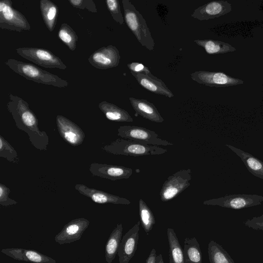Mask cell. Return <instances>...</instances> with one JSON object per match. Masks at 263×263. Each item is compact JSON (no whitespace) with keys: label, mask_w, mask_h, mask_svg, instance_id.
<instances>
[{"label":"cell","mask_w":263,"mask_h":263,"mask_svg":"<svg viewBox=\"0 0 263 263\" xmlns=\"http://www.w3.org/2000/svg\"><path fill=\"white\" fill-rule=\"evenodd\" d=\"M7 108L11 114L16 126L26 133L32 145L40 151H46L49 143L46 133L39 128V120L28 103L22 98L9 94Z\"/></svg>","instance_id":"cell-1"},{"label":"cell","mask_w":263,"mask_h":263,"mask_svg":"<svg viewBox=\"0 0 263 263\" xmlns=\"http://www.w3.org/2000/svg\"><path fill=\"white\" fill-rule=\"evenodd\" d=\"M5 64L17 74L37 83L60 88L66 87L68 85L67 81L29 63L10 59Z\"/></svg>","instance_id":"cell-2"},{"label":"cell","mask_w":263,"mask_h":263,"mask_svg":"<svg viewBox=\"0 0 263 263\" xmlns=\"http://www.w3.org/2000/svg\"><path fill=\"white\" fill-rule=\"evenodd\" d=\"M124 21L141 45L153 51L155 42L145 20L129 0H122Z\"/></svg>","instance_id":"cell-3"},{"label":"cell","mask_w":263,"mask_h":263,"mask_svg":"<svg viewBox=\"0 0 263 263\" xmlns=\"http://www.w3.org/2000/svg\"><path fill=\"white\" fill-rule=\"evenodd\" d=\"M102 149L114 155L132 156L161 155L167 152V149L158 146L141 143L128 139L119 138Z\"/></svg>","instance_id":"cell-4"},{"label":"cell","mask_w":263,"mask_h":263,"mask_svg":"<svg viewBox=\"0 0 263 263\" xmlns=\"http://www.w3.org/2000/svg\"><path fill=\"white\" fill-rule=\"evenodd\" d=\"M0 28L21 32L30 30L31 26L26 17L12 7L10 0L0 2Z\"/></svg>","instance_id":"cell-5"},{"label":"cell","mask_w":263,"mask_h":263,"mask_svg":"<svg viewBox=\"0 0 263 263\" xmlns=\"http://www.w3.org/2000/svg\"><path fill=\"white\" fill-rule=\"evenodd\" d=\"M16 52L23 58L32 63L48 68L66 69V65L61 59L46 49L37 47H21Z\"/></svg>","instance_id":"cell-6"},{"label":"cell","mask_w":263,"mask_h":263,"mask_svg":"<svg viewBox=\"0 0 263 263\" xmlns=\"http://www.w3.org/2000/svg\"><path fill=\"white\" fill-rule=\"evenodd\" d=\"M118 136L125 139L145 144L156 146L173 145L172 143L160 138L155 132L137 126H121L118 129Z\"/></svg>","instance_id":"cell-7"},{"label":"cell","mask_w":263,"mask_h":263,"mask_svg":"<svg viewBox=\"0 0 263 263\" xmlns=\"http://www.w3.org/2000/svg\"><path fill=\"white\" fill-rule=\"evenodd\" d=\"M192 170H181L170 176L164 182L159 195L163 202L170 201L182 193L190 185Z\"/></svg>","instance_id":"cell-8"},{"label":"cell","mask_w":263,"mask_h":263,"mask_svg":"<svg viewBox=\"0 0 263 263\" xmlns=\"http://www.w3.org/2000/svg\"><path fill=\"white\" fill-rule=\"evenodd\" d=\"M203 204L217 205L234 210H239L263 204V196L251 194H233L206 200Z\"/></svg>","instance_id":"cell-9"},{"label":"cell","mask_w":263,"mask_h":263,"mask_svg":"<svg viewBox=\"0 0 263 263\" xmlns=\"http://www.w3.org/2000/svg\"><path fill=\"white\" fill-rule=\"evenodd\" d=\"M190 76L195 82L210 87H228L243 83L241 79L230 77L222 72L198 70Z\"/></svg>","instance_id":"cell-10"},{"label":"cell","mask_w":263,"mask_h":263,"mask_svg":"<svg viewBox=\"0 0 263 263\" xmlns=\"http://www.w3.org/2000/svg\"><path fill=\"white\" fill-rule=\"evenodd\" d=\"M121 56L117 48L112 45L103 46L95 51L88 58L89 63L99 69H107L117 67Z\"/></svg>","instance_id":"cell-11"},{"label":"cell","mask_w":263,"mask_h":263,"mask_svg":"<svg viewBox=\"0 0 263 263\" xmlns=\"http://www.w3.org/2000/svg\"><path fill=\"white\" fill-rule=\"evenodd\" d=\"M89 221L84 218L73 219L64 225L62 230L55 237L59 244L70 243L79 240L89 224Z\"/></svg>","instance_id":"cell-12"},{"label":"cell","mask_w":263,"mask_h":263,"mask_svg":"<svg viewBox=\"0 0 263 263\" xmlns=\"http://www.w3.org/2000/svg\"><path fill=\"white\" fill-rule=\"evenodd\" d=\"M56 123L60 136L67 143L76 146L83 142L85 134L76 123L62 115L57 116Z\"/></svg>","instance_id":"cell-13"},{"label":"cell","mask_w":263,"mask_h":263,"mask_svg":"<svg viewBox=\"0 0 263 263\" xmlns=\"http://www.w3.org/2000/svg\"><path fill=\"white\" fill-rule=\"evenodd\" d=\"M89 170L92 176L116 180L128 179L133 173V170L123 166L93 162L90 164Z\"/></svg>","instance_id":"cell-14"},{"label":"cell","mask_w":263,"mask_h":263,"mask_svg":"<svg viewBox=\"0 0 263 263\" xmlns=\"http://www.w3.org/2000/svg\"><path fill=\"white\" fill-rule=\"evenodd\" d=\"M231 10V5L227 1H214L195 9L191 16L199 21H207L224 15Z\"/></svg>","instance_id":"cell-15"},{"label":"cell","mask_w":263,"mask_h":263,"mask_svg":"<svg viewBox=\"0 0 263 263\" xmlns=\"http://www.w3.org/2000/svg\"><path fill=\"white\" fill-rule=\"evenodd\" d=\"M140 224L138 221L122 238L118 252L119 263H128L134 256L138 245Z\"/></svg>","instance_id":"cell-16"},{"label":"cell","mask_w":263,"mask_h":263,"mask_svg":"<svg viewBox=\"0 0 263 263\" xmlns=\"http://www.w3.org/2000/svg\"><path fill=\"white\" fill-rule=\"evenodd\" d=\"M74 188L80 194L89 198L92 201L97 203L129 204L131 203L127 199L89 187L83 184H77Z\"/></svg>","instance_id":"cell-17"},{"label":"cell","mask_w":263,"mask_h":263,"mask_svg":"<svg viewBox=\"0 0 263 263\" xmlns=\"http://www.w3.org/2000/svg\"><path fill=\"white\" fill-rule=\"evenodd\" d=\"M1 252L13 259L31 263H56L53 258L37 251L21 248L3 249Z\"/></svg>","instance_id":"cell-18"},{"label":"cell","mask_w":263,"mask_h":263,"mask_svg":"<svg viewBox=\"0 0 263 263\" xmlns=\"http://www.w3.org/2000/svg\"><path fill=\"white\" fill-rule=\"evenodd\" d=\"M138 83L145 89L155 94L165 96L168 98L174 96L172 91L161 79L153 74H146L142 73L130 72Z\"/></svg>","instance_id":"cell-19"},{"label":"cell","mask_w":263,"mask_h":263,"mask_svg":"<svg viewBox=\"0 0 263 263\" xmlns=\"http://www.w3.org/2000/svg\"><path fill=\"white\" fill-rule=\"evenodd\" d=\"M130 104L136 112L142 117L156 123H162L164 119L154 104L147 100L129 98Z\"/></svg>","instance_id":"cell-20"},{"label":"cell","mask_w":263,"mask_h":263,"mask_svg":"<svg viewBox=\"0 0 263 263\" xmlns=\"http://www.w3.org/2000/svg\"><path fill=\"white\" fill-rule=\"evenodd\" d=\"M226 146L242 160L248 170L254 176L263 179V162L252 154L229 144Z\"/></svg>","instance_id":"cell-21"},{"label":"cell","mask_w":263,"mask_h":263,"mask_svg":"<svg viewBox=\"0 0 263 263\" xmlns=\"http://www.w3.org/2000/svg\"><path fill=\"white\" fill-rule=\"evenodd\" d=\"M98 107L106 118L109 120L126 122L134 121L133 118L126 110L113 103L103 101L99 104Z\"/></svg>","instance_id":"cell-22"},{"label":"cell","mask_w":263,"mask_h":263,"mask_svg":"<svg viewBox=\"0 0 263 263\" xmlns=\"http://www.w3.org/2000/svg\"><path fill=\"white\" fill-rule=\"evenodd\" d=\"M122 231V224H117L107 240L105 247V257L107 263H111L118 254Z\"/></svg>","instance_id":"cell-23"},{"label":"cell","mask_w":263,"mask_h":263,"mask_svg":"<svg viewBox=\"0 0 263 263\" xmlns=\"http://www.w3.org/2000/svg\"><path fill=\"white\" fill-rule=\"evenodd\" d=\"M40 8L43 21L50 32H52L56 25L59 15V8L50 0H41Z\"/></svg>","instance_id":"cell-24"},{"label":"cell","mask_w":263,"mask_h":263,"mask_svg":"<svg viewBox=\"0 0 263 263\" xmlns=\"http://www.w3.org/2000/svg\"><path fill=\"white\" fill-rule=\"evenodd\" d=\"M194 41L209 54L226 53L236 50L235 48L231 45L220 41L205 39L196 40Z\"/></svg>","instance_id":"cell-25"},{"label":"cell","mask_w":263,"mask_h":263,"mask_svg":"<svg viewBox=\"0 0 263 263\" xmlns=\"http://www.w3.org/2000/svg\"><path fill=\"white\" fill-rule=\"evenodd\" d=\"M184 242V263H202V253L197 239L185 238Z\"/></svg>","instance_id":"cell-26"},{"label":"cell","mask_w":263,"mask_h":263,"mask_svg":"<svg viewBox=\"0 0 263 263\" xmlns=\"http://www.w3.org/2000/svg\"><path fill=\"white\" fill-rule=\"evenodd\" d=\"M167 236L169 244V263H184L183 249L174 229L167 228Z\"/></svg>","instance_id":"cell-27"},{"label":"cell","mask_w":263,"mask_h":263,"mask_svg":"<svg viewBox=\"0 0 263 263\" xmlns=\"http://www.w3.org/2000/svg\"><path fill=\"white\" fill-rule=\"evenodd\" d=\"M208 252L210 263H235L222 247L214 240L209 243Z\"/></svg>","instance_id":"cell-28"},{"label":"cell","mask_w":263,"mask_h":263,"mask_svg":"<svg viewBox=\"0 0 263 263\" xmlns=\"http://www.w3.org/2000/svg\"><path fill=\"white\" fill-rule=\"evenodd\" d=\"M139 213L142 227L147 235H148L156 221L151 210L142 199L139 201Z\"/></svg>","instance_id":"cell-29"},{"label":"cell","mask_w":263,"mask_h":263,"mask_svg":"<svg viewBox=\"0 0 263 263\" xmlns=\"http://www.w3.org/2000/svg\"><path fill=\"white\" fill-rule=\"evenodd\" d=\"M58 36L70 50H75L78 36L69 25L66 23L61 24L58 31Z\"/></svg>","instance_id":"cell-30"},{"label":"cell","mask_w":263,"mask_h":263,"mask_svg":"<svg viewBox=\"0 0 263 263\" xmlns=\"http://www.w3.org/2000/svg\"><path fill=\"white\" fill-rule=\"evenodd\" d=\"M0 157L12 163L18 161L16 151L2 135H0Z\"/></svg>","instance_id":"cell-31"},{"label":"cell","mask_w":263,"mask_h":263,"mask_svg":"<svg viewBox=\"0 0 263 263\" xmlns=\"http://www.w3.org/2000/svg\"><path fill=\"white\" fill-rule=\"evenodd\" d=\"M105 3L113 20L120 25L124 24V18L122 15L118 0H106Z\"/></svg>","instance_id":"cell-32"},{"label":"cell","mask_w":263,"mask_h":263,"mask_svg":"<svg viewBox=\"0 0 263 263\" xmlns=\"http://www.w3.org/2000/svg\"><path fill=\"white\" fill-rule=\"evenodd\" d=\"M68 2L74 8L85 9L93 13L97 12L95 3L92 0H68Z\"/></svg>","instance_id":"cell-33"},{"label":"cell","mask_w":263,"mask_h":263,"mask_svg":"<svg viewBox=\"0 0 263 263\" xmlns=\"http://www.w3.org/2000/svg\"><path fill=\"white\" fill-rule=\"evenodd\" d=\"M10 189L3 183H0V204L3 206H8L17 203L15 200L9 198Z\"/></svg>","instance_id":"cell-34"},{"label":"cell","mask_w":263,"mask_h":263,"mask_svg":"<svg viewBox=\"0 0 263 263\" xmlns=\"http://www.w3.org/2000/svg\"><path fill=\"white\" fill-rule=\"evenodd\" d=\"M244 224L249 228L256 230L263 231V214L258 217H254L244 222Z\"/></svg>","instance_id":"cell-35"},{"label":"cell","mask_w":263,"mask_h":263,"mask_svg":"<svg viewBox=\"0 0 263 263\" xmlns=\"http://www.w3.org/2000/svg\"><path fill=\"white\" fill-rule=\"evenodd\" d=\"M127 67L130 72L142 73L146 74L151 73L149 68L142 63L133 62L127 64Z\"/></svg>","instance_id":"cell-36"},{"label":"cell","mask_w":263,"mask_h":263,"mask_svg":"<svg viewBox=\"0 0 263 263\" xmlns=\"http://www.w3.org/2000/svg\"><path fill=\"white\" fill-rule=\"evenodd\" d=\"M156 256V250L153 248L147 258L145 263H155Z\"/></svg>","instance_id":"cell-37"},{"label":"cell","mask_w":263,"mask_h":263,"mask_svg":"<svg viewBox=\"0 0 263 263\" xmlns=\"http://www.w3.org/2000/svg\"><path fill=\"white\" fill-rule=\"evenodd\" d=\"M155 263H164L162 254L157 255Z\"/></svg>","instance_id":"cell-38"}]
</instances>
